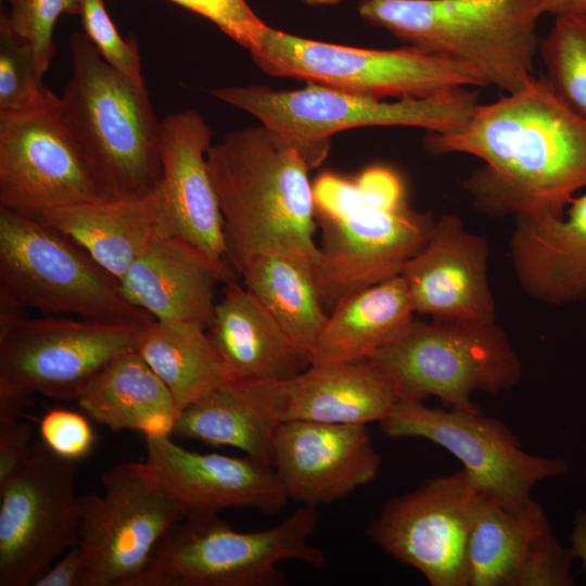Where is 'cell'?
<instances>
[{
  "label": "cell",
  "instance_id": "cell-7",
  "mask_svg": "<svg viewBox=\"0 0 586 586\" xmlns=\"http://www.w3.org/2000/svg\"><path fill=\"white\" fill-rule=\"evenodd\" d=\"M318 523L309 506L255 532L237 531L218 513L186 517L158 542L137 586H285L279 562L324 565L326 555L309 544Z\"/></svg>",
  "mask_w": 586,
  "mask_h": 586
},
{
  "label": "cell",
  "instance_id": "cell-6",
  "mask_svg": "<svg viewBox=\"0 0 586 586\" xmlns=\"http://www.w3.org/2000/svg\"><path fill=\"white\" fill-rule=\"evenodd\" d=\"M211 93L255 116L284 142L297 148L313 169L327 157L332 135L373 126H406L453 132L466 125L477 103L468 88L430 98L388 101L308 84L295 90L227 86Z\"/></svg>",
  "mask_w": 586,
  "mask_h": 586
},
{
  "label": "cell",
  "instance_id": "cell-37",
  "mask_svg": "<svg viewBox=\"0 0 586 586\" xmlns=\"http://www.w3.org/2000/svg\"><path fill=\"white\" fill-rule=\"evenodd\" d=\"M41 442L56 455L78 460L94 444V432L86 415L67 409L48 410L39 422Z\"/></svg>",
  "mask_w": 586,
  "mask_h": 586
},
{
  "label": "cell",
  "instance_id": "cell-41",
  "mask_svg": "<svg viewBox=\"0 0 586 586\" xmlns=\"http://www.w3.org/2000/svg\"><path fill=\"white\" fill-rule=\"evenodd\" d=\"M304 3L309 5H334L340 3L342 0H302Z\"/></svg>",
  "mask_w": 586,
  "mask_h": 586
},
{
  "label": "cell",
  "instance_id": "cell-33",
  "mask_svg": "<svg viewBox=\"0 0 586 586\" xmlns=\"http://www.w3.org/2000/svg\"><path fill=\"white\" fill-rule=\"evenodd\" d=\"M42 73L33 47L18 36L8 15L0 18V113H21L51 102L54 94L41 84Z\"/></svg>",
  "mask_w": 586,
  "mask_h": 586
},
{
  "label": "cell",
  "instance_id": "cell-35",
  "mask_svg": "<svg viewBox=\"0 0 586 586\" xmlns=\"http://www.w3.org/2000/svg\"><path fill=\"white\" fill-rule=\"evenodd\" d=\"M79 16L85 35L101 58L123 76L145 86L137 42L120 36L104 0H82Z\"/></svg>",
  "mask_w": 586,
  "mask_h": 586
},
{
  "label": "cell",
  "instance_id": "cell-9",
  "mask_svg": "<svg viewBox=\"0 0 586 586\" xmlns=\"http://www.w3.org/2000/svg\"><path fill=\"white\" fill-rule=\"evenodd\" d=\"M393 381L399 399L437 397L445 407L480 408L475 391L496 395L515 386L522 362L508 334L494 322L413 320L372 359Z\"/></svg>",
  "mask_w": 586,
  "mask_h": 586
},
{
  "label": "cell",
  "instance_id": "cell-20",
  "mask_svg": "<svg viewBox=\"0 0 586 586\" xmlns=\"http://www.w3.org/2000/svg\"><path fill=\"white\" fill-rule=\"evenodd\" d=\"M146 438V470L177 501L186 517L226 508L276 514L289 498L271 464L249 455L233 457L186 449L170 435Z\"/></svg>",
  "mask_w": 586,
  "mask_h": 586
},
{
  "label": "cell",
  "instance_id": "cell-3",
  "mask_svg": "<svg viewBox=\"0 0 586 586\" xmlns=\"http://www.w3.org/2000/svg\"><path fill=\"white\" fill-rule=\"evenodd\" d=\"M313 188L323 230L316 278L329 313L349 295L400 275L436 220L410 207L402 177L386 166L353 179L323 173Z\"/></svg>",
  "mask_w": 586,
  "mask_h": 586
},
{
  "label": "cell",
  "instance_id": "cell-19",
  "mask_svg": "<svg viewBox=\"0 0 586 586\" xmlns=\"http://www.w3.org/2000/svg\"><path fill=\"white\" fill-rule=\"evenodd\" d=\"M488 258L485 238L468 230L459 216L442 215L400 272L415 313L440 321H496Z\"/></svg>",
  "mask_w": 586,
  "mask_h": 586
},
{
  "label": "cell",
  "instance_id": "cell-28",
  "mask_svg": "<svg viewBox=\"0 0 586 586\" xmlns=\"http://www.w3.org/2000/svg\"><path fill=\"white\" fill-rule=\"evenodd\" d=\"M275 381L235 379L180 411L173 434L229 446L272 466L279 421L272 409Z\"/></svg>",
  "mask_w": 586,
  "mask_h": 586
},
{
  "label": "cell",
  "instance_id": "cell-15",
  "mask_svg": "<svg viewBox=\"0 0 586 586\" xmlns=\"http://www.w3.org/2000/svg\"><path fill=\"white\" fill-rule=\"evenodd\" d=\"M391 438H424L453 454L489 498L515 511L531 500L534 486L566 473L561 458L531 455L498 419L481 409L429 407L423 400L399 399L379 422Z\"/></svg>",
  "mask_w": 586,
  "mask_h": 586
},
{
  "label": "cell",
  "instance_id": "cell-21",
  "mask_svg": "<svg viewBox=\"0 0 586 586\" xmlns=\"http://www.w3.org/2000/svg\"><path fill=\"white\" fill-rule=\"evenodd\" d=\"M467 560L469 586H557L570 566L568 549L534 499L512 511L486 497L471 528Z\"/></svg>",
  "mask_w": 586,
  "mask_h": 586
},
{
  "label": "cell",
  "instance_id": "cell-14",
  "mask_svg": "<svg viewBox=\"0 0 586 586\" xmlns=\"http://www.w3.org/2000/svg\"><path fill=\"white\" fill-rule=\"evenodd\" d=\"M75 462L37 442L0 483V586H34L78 544Z\"/></svg>",
  "mask_w": 586,
  "mask_h": 586
},
{
  "label": "cell",
  "instance_id": "cell-31",
  "mask_svg": "<svg viewBox=\"0 0 586 586\" xmlns=\"http://www.w3.org/2000/svg\"><path fill=\"white\" fill-rule=\"evenodd\" d=\"M137 349L168 387L180 411L235 380L206 328L194 321L152 319Z\"/></svg>",
  "mask_w": 586,
  "mask_h": 586
},
{
  "label": "cell",
  "instance_id": "cell-4",
  "mask_svg": "<svg viewBox=\"0 0 586 586\" xmlns=\"http://www.w3.org/2000/svg\"><path fill=\"white\" fill-rule=\"evenodd\" d=\"M359 15L408 46L474 69L507 93L534 75L542 0H361Z\"/></svg>",
  "mask_w": 586,
  "mask_h": 586
},
{
  "label": "cell",
  "instance_id": "cell-38",
  "mask_svg": "<svg viewBox=\"0 0 586 586\" xmlns=\"http://www.w3.org/2000/svg\"><path fill=\"white\" fill-rule=\"evenodd\" d=\"M33 429L16 419L0 420V483L8 480L27 459L33 444Z\"/></svg>",
  "mask_w": 586,
  "mask_h": 586
},
{
  "label": "cell",
  "instance_id": "cell-17",
  "mask_svg": "<svg viewBox=\"0 0 586 586\" xmlns=\"http://www.w3.org/2000/svg\"><path fill=\"white\" fill-rule=\"evenodd\" d=\"M381 455L366 424L280 422L272 467L289 499L319 507L374 481Z\"/></svg>",
  "mask_w": 586,
  "mask_h": 586
},
{
  "label": "cell",
  "instance_id": "cell-24",
  "mask_svg": "<svg viewBox=\"0 0 586 586\" xmlns=\"http://www.w3.org/2000/svg\"><path fill=\"white\" fill-rule=\"evenodd\" d=\"M399 400L390 377L372 360L309 365L272 386L279 422L314 421L368 424L381 422Z\"/></svg>",
  "mask_w": 586,
  "mask_h": 586
},
{
  "label": "cell",
  "instance_id": "cell-30",
  "mask_svg": "<svg viewBox=\"0 0 586 586\" xmlns=\"http://www.w3.org/2000/svg\"><path fill=\"white\" fill-rule=\"evenodd\" d=\"M244 285L264 304L308 360L329 313L314 266L282 252L252 255L240 271Z\"/></svg>",
  "mask_w": 586,
  "mask_h": 586
},
{
  "label": "cell",
  "instance_id": "cell-5",
  "mask_svg": "<svg viewBox=\"0 0 586 586\" xmlns=\"http://www.w3.org/2000/svg\"><path fill=\"white\" fill-rule=\"evenodd\" d=\"M71 53L62 117L115 199L149 195L162 177L161 123L145 86L111 67L85 34L72 36Z\"/></svg>",
  "mask_w": 586,
  "mask_h": 586
},
{
  "label": "cell",
  "instance_id": "cell-26",
  "mask_svg": "<svg viewBox=\"0 0 586 586\" xmlns=\"http://www.w3.org/2000/svg\"><path fill=\"white\" fill-rule=\"evenodd\" d=\"M76 402L89 419L112 432L139 431L145 437L171 435L180 413L170 391L137 348L112 358Z\"/></svg>",
  "mask_w": 586,
  "mask_h": 586
},
{
  "label": "cell",
  "instance_id": "cell-34",
  "mask_svg": "<svg viewBox=\"0 0 586 586\" xmlns=\"http://www.w3.org/2000/svg\"><path fill=\"white\" fill-rule=\"evenodd\" d=\"M8 20L34 49L44 74L54 52L52 34L62 14L79 15L82 0H9Z\"/></svg>",
  "mask_w": 586,
  "mask_h": 586
},
{
  "label": "cell",
  "instance_id": "cell-1",
  "mask_svg": "<svg viewBox=\"0 0 586 586\" xmlns=\"http://www.w3.org/2000/svg\"><path fill=\"white\" fill-rule=\"evenodd\" d=\"M424 145L433 155L461 153L483 161L462 186L488 216L563 211L586 188V118L545 76L479 104L456 131L429 132Z\"/></svg>",
  "mask_w": 586,
  "mask_h": 586
},
{
  "label": "cell",
  "instance_id": "cell-22",
  "mask_svg": "<svg viewBox=\"0 0 586 586\" xmlns=\"http://www.w3.org/2000/svg\"><path fill=\"white\" fill-rule=\"evenodd\" d=\"M232 270L186 240L160 229L118 280L126 300L153 319L211 323L218 283Z\"/></svg>",
  "mask_w": 586,
  "mask_h": 586
},
{
  "label": "cell",
  "instance_id": "cell-36",
  "mask_svg": "<svg viewBox=\"0 0 586 586\" xmlns=\"http://www.w3.org/2000/svg\"><path fill=\"white\" fill-rule=\"evenodd\" d=\"M183 7L215 24L222 33L255 52L268 25L245 0H166Z\"/></svg>",
  "mask_w": 586,
  "mask_h": 586
},
{
  "label": "cell",
  "instance_id": "cell-16",
  "mask_svg": "<svg viewBox=\"0 0 586 586\" xmlns=\"http://www.w3.org/2000/svg\"><path fill=\"white\" fill-rule=\"evenodd\" d=\"M487 496L464 469L426 479L388 499L367 526L369 538L431 586H469L467 549Z\"/></svg>",
  "mask_w": 586,
  "mask_h": 586
},
{
  "label": "cell",
  "instance_id": "cell-32",
  "mask_svg": "<svg viewBox=\"0 0 586 586\" xmlns=\"http://www.w3.org/2000/svg\"><path fill=\"white\" fill-rule=\"evenodd\" d=\"M545 78L559 98L586 118V17L556 16L540 39Z\"/></svg>",
  "mask_w": 586,
  "mask_h": 586
},
{
  "label": "cell",
  "instance_id": "cell-8",
  "mask_svg": "<svg viewBox=\"0 0 586 586\" xmlns=\"http://www.w3.org/2000/svg\"><path fill=\"white\" fill-rule=\"evenodd\" d=\"M0 297L47 315L146 324L118 280L48 224L0 207Z\"/></svg>",
  "mask_w": 586,
  "mask_h": 586
},
{
  "label": "cell",
  "instance_id": "cell-13",
  "mask_svg": "<svg viewBox=\"0 0 586 586\" xmlns=\"http://www.w3.org/2000/svg\"><path fill=\"white\" fill-rule=\"evenodd\" d=\"M0 113V207L37 217L115 199L58 107Z\"/></svg>",
  "mask_w": 586,
  "mask_h": 586
},
{
  "label": "cell",
  "instance_id": "cell-39",
  "mask_svg": "<svg viewBox=\"0 0 586 586\" xmlns=\"http://www.w3.org/2000/svg\"><path fill=\"white\" fill-rule=\"evenodd\" d=\"M34 586H89L80 546L76 544L67 549Z\"/></svg>",
  "mask_w": 586,
  "mask_h": 586
},
{
  "label": "cell",
  "instance_id": "cell-25",
  "mask_svg": "<svg viewBox=\"0 0 586 586\" xmlns=\"http://www.w3.org/2000/svg\"><path fill=\"white\" fill-rule=\"evenodd\" d=\"M206 331L235 379L282 381L309 362L264 304L233 279L224 283Z\"/></svg>",
  "mask_w": 586,
  "mask_h": 586
},
{
  "label": "cell",
  "instance_id": "cell-40",
  "mask_svg": "<svg viewBox=\"0 0 586 586\" xmlns=\"http://www.w3.org/2000/svg\"><path fill=\"white\" fill-rule=\"evenodd\" d=\"M543 12L556 16L577 15L586 17V0H542Z\"/></svg>",
  "mask_w": 586,
  "mask_h": 586
},
{
  "label": "cell",
  "instance_id": "cell-29",
  "mask_svg": "<svg viewBox=\"0 0 586 586\" xmlns=\"http://www.w3.org/2000/svg\"><path fill=\"white\" fill-rule=\"evenodd\" d=\"M35 218L75 242L117 280L162 229L153 192L54 208Z\"/></svg>",
  "mask_w": 586,
  "mask_h": 586
},
{
  "label": "cell",
  "instance_id": "cell-18",
  "mask_svg": "<svg viewBox=\"0 0 586 586\" xmlns=\"http://www.w3.org/2000/svg\"><path fill=\"white\" fill-rule=\"evenodd\" d=\"M160 133L162 177L153 196L162 229L231 269L222 216L207 166L213 130L200 113L184 110L165 117Z\"/></svg>",
  "mask_w": 586,
  "mask_h": 586
},
{
  "label": "cell",
  "instance_id": "cell-12",
  "mask_svg": "<svg viewBox=\"0 0 586 586\" xmlns=\"http://www.w3.org/2000/svg\"><path fill=\"white\" fill-rule=\"evenodd\" d=\"M101 480L102 495L78 498L89 586H137L158 542L186 515L143 462L115 464Z\"/></svg>",
  "mask_w": 586,
  "mask_h": 586
},
{
  "label": "cell",
  "instance_id": "cell-23",
  "mask_svg": "<svg viewBox=\"0 0 586 586\" xmlns=\"http://www.w3.org/2000/svg\"><path fill=\"white\" fill-rule=\"evenodd\" d=\"M509 250L520 286L552 306L586 300V191L563 211L514 218Z\"/></svg>",
  "mask_w": 586,
  "mask_h": 586
},
{
  "label": "cell",
  "instance_id": "cell-2",
  "mask_svg": "<svg viewBox=\"0 0 586 586\" xmlns=\"http://www.w3.org/2000/svg\"><path fill=\"white\" fill-rule=\"evenodd\" d=\"M207 166L222 216L228 260L239 273L260 252L302 257L316 272L319 246L311 168L297 148L262 124L249 126L212 145Z\"/></svg>",
  "mask_w": 586,
  "mask_h": 586
},
{
  "label": "cell",
  "instance_id": "cell-11",
  "mask_svg": "<svg viewBox=\"0 0 586 586\" xmlns=\"http://www.w3.org/2000/svg\"><path fill=\"white\" fill-rule=\"evenodd\" d=\"M144 327L21 317L0 328V420L20 418L37 393L76 400L112 358L138 347Z\"/></svg>",
  "mask_w": 586,
  "mask_h": 586
},
{
  "label": "cell",
  "instance_id": "cell-27",
  "mask_svg": "<svg viewBox=\"0 0 586 586\" xmlns=\"http://www.w3.org/2000/svg\"><path fill=\"white\" fill-rule=\"evenodd\" d=\"M400 275L362 289L330 313L309 357V365L371 360L415 320Z\"/></svg>",
  "mask_w": 586,
  "mask_h": 586
},
{
  "label": "cell",
  "instance_id": "cell-10",
  "mask_svg": "<svg viewBox=\"0 0 586 586\" xmlns=\"http://www.w3.org/2000/svg\"><path fill=\"white\" fill-rule=\"evenodd\" d=\"M251 55L267 75L377 99H423L485 86L468 65L412 46L358 48L298 37L270 26Z\"/></svg>",
  "mask_w": 586,
  "mask_h": 586
}]
</instances>
